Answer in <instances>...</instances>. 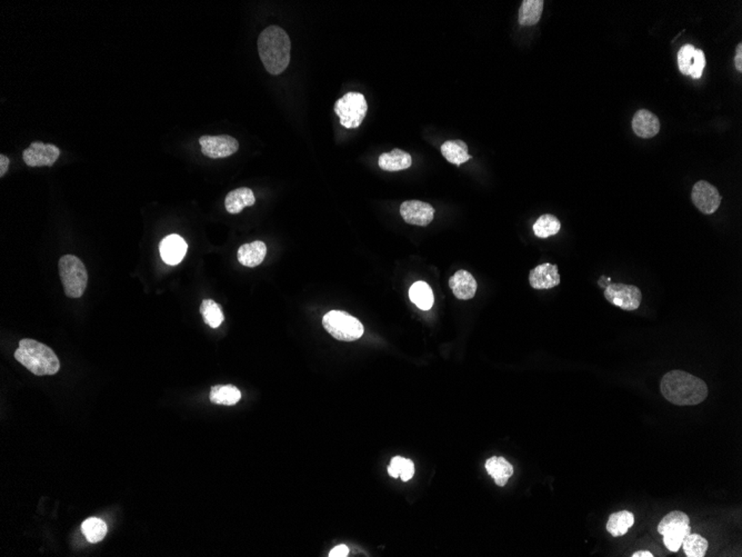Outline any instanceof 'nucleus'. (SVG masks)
Segmentation results:
<instances>
[{
	"label": "nucleus",
	"mask_w": 742,
	"mask_h": 557,
	"mask_svg": "<svg viewBox=\"0 0 742 557\" xmlns=\"http://www.w3.org/2000/svg\"><path fill=\"white\" fill-rule=\"evenodd\" d=\"M660 389L661 394L673 405H698L708 396V386L702 379L679 370L662 377Z\"/></svg>",
	"instance_id": "obj_1"
},
{
	"label": "nucleus",
	"mask_w": 742,
	"mask_h": 557,
	"mask_svg": "<svg viewBox=\"0 0 742 557\" xmlns=\"http://www.w3.org/2000/svg\"><path fill=\"white\" fill-rule=\"evenodd\" d=\"M258 52L266 70L280 75L290 62L291 43L288 34L278 26L266 28L258 38Z\"/></svg>",
	"instance_id": "obj_2"
},
{
	"label": "nucleus",
	"mask_w": 742,
	"mask_h": 557,
	"mask_svg": "<svg viewBox=\"0 0 742 557\" xmlns=\"http://www.w3.org/2000/svg\"><path fill=\"white\" fill-rule=\"evenodd\" d=\"M15 359L37 376L55 375L60 368L55 352L35 339H21L15 352Z\"/></svg>",
	"instance_id": "obj_3"
},
{
	"label": "nucleus",
	"mask_w": 742,
	"mask_h": 557,
	"mask_svg": "<svg viewBox=\"0 0 742 557\" xmlns=\"http://www.w3.org/2000/svg\"><path fill=\"white\" fill-rule=\"evenodd\" d=\"M59 275L70 298L82 297L88 283L87 269L78 257L65 255L59 260Z\"/></svg>",
	"instance_id": "obj_4"
},
{
	"label": "nucleus",
	"mask_w": 742,
	"mask_h": 557,
	"mask_svg": "<svg viewBox=\"0 0 742 557\" xmlns=\"http://www.w3.org/2000/svg\"><path fill=\"white\" fill-rule=\"evenodd\" d=\"M325 330L338 341H353L364 335V325L348 312L332 310L323 316Z\"/></svg>",
	"instance_id": "obj_5"
},
{
	"label": "nucleus",
	"mask_w": 742,
	"mask_h": 557,
	"mask_svg": "<svg viewBox=\"0 0 742 557\" xmlns=\"http://www.w3.org/2000/svg\"><path fill=\"white\" fill-rule=\"evenodd\" d=\"M658 532L664 536V544L666 549L670 552H678L684 537L690 534L689 516L682 512H671L661 519Z\"/></svg>",
	"instance_id": "obj_6"
},
{
	"label": "nucleus",
	"mask_w": 742,
	"mask_h": 557,
	"mask_svg": "<svg viewBox=\"0 0 742 557\" xmlns=\"http://www.w3.org/2000/svg\"><path fill=\"white\" fill-rule=\"evenodd\" d=\"M367 102L360 93H346L336 102V114L340 118L341 126L347 129L359 127L367 115Z\"/></svg>",
	"instance_id": "obj_7"
},
{
	"label": "nucleus",
	"mask_w": 742,
	"mask_h": 557,
	"mask_svg": "<svg viewBox=\"0 0 742 557\" xmlns=\"http://www.w3.org/2000/svg\"><path fill=\"white\" fill-rule=\"evenodd\" d=\"M605 297L614 306L628 312L638 310L642 301L640 289L626 284H609L605 289Z\"/></svg>",
	"instance_id": "obj_8"
},
{
	"label": "nucleus",
	"mask_w": 742,
	"mask_h": 557,
	"mask_svg": "<svg viewBox=\"0 0 742 557\" xmlns=\"http://www.w3.org/2000/svg\"><path fill=\"white\" fill-rule=\"evenodd\" d=\"M199 144H200L202 154L213 159L229 157L239 149L238 141L228 135L201 136L199 138Z\"/></svg>",
	"instance_id": "obj_9"
},
{
	"label": "nucleus",
	"mask_w": 742,
	"mask_h": 557,
	"mask_svg": "<svg viewBox=\"0 0 742 557\" xmlns=\"http://www.w3.org/2000/svg\"><path fill=\"white\" fill-rule=\"evenodd\" d=\"M59 156L60 149L58 147L41 141L30 144L23 152V161L30 167L53 166Z\"/></svg>",
	"instance_id": "obj_10"
},
{
	"label": "nucleus",
	"mask_w": 742,
	"mask_h": 557,
	"mask_svg": "<svg viewBox=\"0 0 742 557\" xmlns=\"http://www.w3.org/2000/svg\"><path fill=\"white\" fill-rule=\"evenodd\" d=\"M691 199L695 206L706 215H711L717 212L721 204V196L718 190L704 181H697L695 184Z\"/></svg>",
	"instance_id": "obj_11"
},
{
	"label": "nucleus",
	"mask_w": 742,
	"mask_h": 557,
	"mask_svg": "<svg viewBox=\"0 0 742 557\" xmlns=\"http://www.w3.org/2000/svg\"><path fill=\"white\" fill-rule=\"evenodd\" d=\"M400 214L406 223L415 226H427L434 220V209L428 203L407 201L400 206Z\"/></svg>",
	"instance_id": "obj_12"
},
{
	"label": "nucleus",
	"mask_w": 742,
	"mask_h": 557,
	"mask_svg": "<svg viewBox=\"0 0 742 557\" xmlns=\"http://www.w3.org/2000/svg\"><path fill=\"white\" fill-rule=\"evenodd\" d=\"M187 249L188 245L184 238L176 234L165 237L159 245L161 258L167 265L170 266L181 263L186 256Z\"/></svg>",
	"instance_id": "obj_13"
},
{
	"label": "nucleus",
	"mask_w": 742,
	"mask_h": 557,
	"mask_svg": "<svg viewBox=\"0 0 742 557\" xmlns=\"http://www.w3.org/2000/svg\"><path fill=\"white\" fill-rule=\"evenodd\" d=\"M529 283L535 289H550L560 284L558 266L544 263L530 271Z\"/></svg>",
	"instance_id": "obj_14"
},
{
	"label": "nucleus",
	"mask_w": 742,
	"mask_h": 557,
	"mask_svg": "<svg viewBox=\"0 0 742 557\" xmlns=\"http://www.w3.org/2000/svg\"><path fill=\"white\" fill-rule=\"evenodd\" d=\"M449 286L458 299L468 301L477 292V282L469 271L460 269L449 280Z\"/></svg>",
	"instance_id": "obj_15"
},
{
	"label": "nucleus",
	"mask_w": 742,
	"mask_h": 557,
	"mask_svg": "<svg viewBox=\"0 0 742 557\" xmlns=\"http://www.w3.org/2000/svg\"><path fill=\"white\" fill-rule=\"evenodd\" d=\"M632 129L638 137H655L660 130V122L651 111L641 109L632 118Z\"/></svg>",
	"instance_id": "obj_16"
},
{
	"label": "nucleus",
	"mask_w": 742,
	"mask_h": 557,
	"mask_svg": "<svg viewBox=\"0 0 742 557\" xmlns=\"http://www.w3.org/2000/svg\"><path fill=\"white\" fill-rule=\"evenodd\" d=\"M267 254V246L265 242L256 240L251 244H245L239 248L237 257L239 263L246 267H256L265 260Z\"/></svg>",
	"instance_id": "obj_17"
},
{
	"label": "nucleus",
	"mask_w": 742,
	"mask_h": 557,
	"mask_svg": "<svg viewBox=\"0 0 742 557\" xmlns=\"http://www.w3.org/2000/svg\"><path fill=\"white\" fill-rule=\"evenodd\" d=\"M413 163V158L402 149H393L391 152H384L379 157L378 165L386 172H399L408 170Z\"/></svg>",
	"instance_id": "obj_18"
},
{
	"label": "nucleus",
	"mask_w": 742,
	"mask_h": 557,
	"mask_svg": "<svg viewBox=\"0 0 742 557\" xmlns=\"http://www.w3.org/2000/svg\"><path fill=\"white\" fill-rule=\"evenodd\" d=\"M256 201L253 190L247 187H242L228 194L224 199V206L229 214L242 213L245 207L253 206Z\"/></svg>",
	"instance_id": "obj_19"
},
{
	"label": "nucleus",
	"mask_w": 742,
	"mask_h": 557,
	"mask_svg": "<svg viewBox=\"0 0 742 557\" xmlns=\"http://www.w3.org/2000/svg\"><path fill=\"white\" fill-rule=\"evenodd\" d=\"M486 470L489 473L496 484L504 488L508 479L513 475V466L504 457H491L486 462Z\"/></svg>",
	"instance_id": "obj_20"
},
{
	"label": "nucleus",
	"mask_w": 742,
	"mask_h": 557,
	"mask_svg": "<svg viewBox=\"0 0 742 557\" xmlns=\"http://www.w3.org/2000/svg\"><path fill=\"white\" fill-rule=\"evenodd\" d=\"M441 154L449 163H454L457 166L472 159V156L469 155L468 146L463 140L445 141L441 146Z\"/></svg>",
	"instance_id": "obj_21"
},
{
	"label": "nucleus",
	"mask_w": 742,
	"mask_h": 557,
	"mask_svg": "<svg viewBox=\"0 0 742 557\" xmlns=\"http://www.w3.org/2000/svg\"><path fill=\"white\" fill-rule=\"evenodd\" d=\"M635 524V515L629 511H620L609 517L607 523V531L614 537L623 536L628 533L629 528Z\"/></svg>",
	"instance_id": "obj_22"
},
{
	"label": "nucleus",
	"mask_w": 742,
	"mask_h": 557,
	"mask_svg": "<svg viewBox=\"0 0 742 557\" xmlns=\"http://www.w3.org/2000/svg\"><path fill=\"white\" fill-rule=\"evenodd\" d=\"M409 298L420 310H429L434 306V293L425 282H416L413 284L409 289Z\"/></svg>",
	"instance_id": "obj_23"
},
{
	"label": "nucleus",
	"mask_w": 742,
	"mask_h": 557,
	"mask_svg": "<svg viewBox=\"0 0 742 557\" xmlns=\"http://www.w3.org/2000/svg\"><path fill=\"white\" fill-rule=\"evenodd\" d=\"M542 0H524L519 10V23L521 26H533L538 23L544 10Z\"/></svg>",
	"instance_id": "obj_24"
},
{
	"label": "nucleus",
	"mask_w": 742,
	"mask_h": 557,
	"mask_svg": "<svg viewBox=\"0 0 742 557\" xmlns=\"http://www.w3.org/2000/svg\"><path fill=\"white\" fill-rule=\"evenodd\" d=\"M210 400L218 405L233 406L240 400L242 393L236 386L217 385L210 391Z\"/></svg>",
	"instance_id": "obj_25"
},
{
	"label": "nucleus",
	"mask_w": 742,
	"mask_h": 557,
	"mask_svg": "<svg viewBox=\"0 0 742 557\" xmlns=\"http://www.w3.org/2000/svg\"><path fill=\"white\" fill-rule=\"evenodd\" d=\"M82 532L88 542L95 544L105 538L107 534V525L102 519L91 517L82 523Z\"/></svg>",
	"instance_id": "obj_26"
},
{
	"label": "nucleus",
	"mask_w": 742,
	"mask_h": 557,
	"mask_svg": "<svg viewBox=\"0 0 742 557\" xmlns=\"http://www.w3.org/2000/svg\"><path fill=\"white\" fill-rule=\"evenodd\" d=\"M561 228V224L559 219L553 215H542L537 219L533 225V233L539 238H548V237L557 235Z\"/></svg>",
	"instance_id": "obj_27"
},
{
	"label": "nucleus",
	"mask_w": 742,
	"mask_h": 557,
	"mask_svg": "<svg viewBox=\"0 0 742 557\" xmlns=\"http://www.w3.org/2000/svg\"><path fill=\"white\" fill-rule=\"evenodd\" d=\"M200 312L205 323L211 328H217L224 321V312L219 304L213 299H205L200 305Z\"/></svg>",
	"instance_id": "obj_28"
},
{
	"label": "nucleus",
	"mask_w": 742,
	"mask_h": 557,
	"mask_svg": "<svg viewBox=\"0 0 742 557\" xmlns=\"http://www.w3.org/2000/svg\"><path fill=\"white\" fill-rule=\"evenodd\" d=\"M682 549L688 557H704L708 549L706 538L698 534H689L682 541Z\"/></svg>",
	"instance_id": "obj_29"
},
{
	"label": "nucleus",
	"mask_w": 742,
	"mask_h": 557,
	"mask_svg": "<svg viewBox=\"0 0 742 557\" xmlns=\"http://www.w3.org/2000/svg\"><path fill=\"white\" fill-rule=\"evenodd\" d=\"M696 48L693 45H684L678 53V66L681 73L689 76L690 70L693 67V59H695Z\"/></svg>",
	"instance_id": "obj_30"
},
{
	"label": "nucleus",
	"mask_w": 742,
	"mask_h": 557,
	"mask_svg": "<svg viewBox=\"0 0 742 557\" xmlns=\"http://www.w3.org/2000/svg\"><path fill=\"white\" fill-rule=\"evenodd\" d=\"M704 67H706V57L702 50L696 49L695 52V59H693V67L690 70L689 76L693 77V79H699L702 76V71H704Z\"/></svg>",
	"instance_id": "obj_31"
},
{
	"label": "nucleus",
	"mask_w": 742,
	"mask_h": 557,
	"mask_svg": "<svg viewBox=\"0 0 742 557\" xmlns=\"http://www.w3.org/2000/svg\"><path fill=\"white\" fill-rule=\"evenodd\" d=\"M413 474H415V464L410 459L405 458L404 463H402V470H400V479L404 481H408L409 479H413Z\"/></svg>",
	"instance_id": "obj_32"
},
{
	"label": "nucleus",
	"mask_w": 742,
	"mask_h": 557,
	"mask_svg": "<svg viewBox=\"0 0 742 557\" xmlns=\"http://www.w3.org/2000/svg\"><path fill=\"white\" fill-rule=\"evenodd\" d=\"M405 458L400 457V456H396L391 459V465L388 466V473L389 475L393 476V479H398L400 476V470H402V463H404Z\"/></svg>",
	"instance_id": "obj_33"
},
{
	"label": "nucleus",
	"mask_w": 742,
	"mask_h": 557,
	"mask_svg": "<svg viewBox=\"0 0 742 557\" xmlns=\"http://www.w3.org/2000/svg\"><path fill=\"white\" fill-rule=\"evenodd\" d=\"M349 554V549L346 545H338L330 551V557H346Z\"/></svg>",
	"instance_id": "obj_34"
},
{
	"label": "nucleus",
	"mask_w": 742,
	"mask_h": 557,
	"mask_svg": "<svg viewBox=\"0 0 742 557\" xmlns=\"http://www.w3.org/2000/svg\"><path fill=\"white\" fill-rule=\"evenodd\" d=\"M8 168L9 158L1 154V155H0V177H3V176L6 175Z\"/></svg>",
	"instance_id": "obj_35"
},
{
	"label": "nucleus",
	"mask_w": 742,
	"mask_h": 557,
	"mask_svg": "<svg viewBox=\"0 0 742 557\" xmlns=\"http://www.w3.org/2000/svg\"><path fill=\"white\" fill-rule=\"evenodd\" d=\"M734 64L738 71H742V44L738 45L734 57Z\"/></svg>",
	"instance_id": "obj_36"
},
{
	"label": "nucleus",
	"mask_w": 742,
	"mask_h": 557,
	"mask_svg": "<svg viewBox=\"0 0 742 557\" xmlns=\"http://www.w3.org/2000/svg\"><path fill=\"white\" fill-rule=\"evenodd\" d=\"M632 557H653V555L648 551H638L631 555Z\"/></svg>",
	"instance_id": "obj_37"
}]
</instances>
